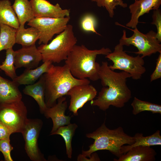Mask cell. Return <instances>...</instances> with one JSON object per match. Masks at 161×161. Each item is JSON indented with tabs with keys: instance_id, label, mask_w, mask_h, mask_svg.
Wrapping results in <instances>:
<instances>
[{
	"instance_id": "4dcf8cb0",
	"label": "cell",
	"mask_w": 161,
	"mask_h": 161,
	"mask_svg": "<svg viewBox=\"0 0 161 161\" xmlns=\"http://www.w3.org/2000/svg\"><path fill=\"white\" fill-rule=\"evenodd\" d=\"M152 18V21L151 23L156 26L157 37L161 42V11L160 9L153 10Z\"/></svg>"
},
{
	"instance_id": "7a4b0ae2",
	"label": "cell",
	"mask_w": 161,
	"mask_h": 161,
	"mask_svg": "<svg viewBox=\"0 0 161 161\" xmlns=\"http://www.w3.org/2000/svg\"><path fill=\"white\" fill-rule=\"evenodd\" d=\"M112 51L104 47L90 50L83 45H75L66 60L65 64L75 77L79 79L89 78L93 81L99 79L100 65L96 61L97 55H106Z\"/></svg>"
},
{
	"instance_id": "e575fe53",
	"label": "cell",
	"mask_w": 161,
	"mask_h": 161,
	"mask_svg": "<svg viewBox=\"0 0 161 161\" xmlns=\"http://www.w3.org/2000/svg\"><path fill=\"white\" fill-rule=\"evenodd\" d=\"M1 70L0 69V71Z\"/></svg>"
},
{
	"instance_id": "83f0119b",
	"label": "cell",
	"mask_w": 161,
	"mask_h": 161,
	"mask_svg": "<svg viewBox=\"0 0 161 161\" xmlns=\"http://www.w3.org/2000/svg\"><path fill=\"white\" fill-rule=\"evenodd\" d=\"M96 2L97 6L100 7H105L108 11L110 17L112 18L114 14V10L117 6H119L125 8L127 4L124 2L122 0H91Z\"/></svg>"
},
{
	"instance_id": "7402d4cb",
	"label": "cell",
	"mask_w": 161,
	"mask_h": 161,
	"mask_svg": "<svg viewBox=\"0 0 161 161\" xmlns=\"http://www.w3.org/2000/svg\"><path fill=\"white\" fill-rule=\"evenodd\" d=\"M0 24L16 29L19 27L18 18L9 0H0Z\"/></svg>"
},
{
	"instance_id": "9c48e42d",
	"label": "cell",
	"mask_w": 161,
	"mask_h": 161,
	"mask_svg": "<svg viewBox=\"0 0 161 161\" xmlns=\"http://www.w3.org/2000/svg\"><path fill=\"white\" fill-rule=\"evenodd\" d=\"M69 16L62 18H34L28 22L27 25L36 28L40 36L38 44H47L55 34H58L66 27Z\"/></svg>"
},
{
	"instance_id": "e0dca14e",
	"label": "cell",
	"mask_w": 161,
	"mask_h": 161,
	"mask_svg": "<svg viewBox=\"0 0 161 161\" xmlns=\"http://www.w3.org/2000/svg\"><path fill=\"white\" fill-rule=\"evenodd\" d=\"M18 86L14 81L5 78L0 75V103L21 100L22 95Z\"/></svg>"
},
{
	"instance_id": "8fae6325",
	"label": "cell",
	"mask_w": 161,
	"mask_h": 161,
	"mask_svg": "<svg viewBox=\"0 0 161 161\" xmlns=\"http://www.w3.org/2000/svg\"><path fill=\"white\" fill-rule=\"evenodd\" d=\"M97 93L96 89L90 83L73 86L67 94L70 97L69 110L74 115H78V110L82 108L87 102L93 100Z\"/></svg>"
},
{
	"instance_id": "277c9868",
	"label": "cell",
	"mask_w": 161,
	"mask_h": 161,
	"mask_svg": "<svg viewBox=\"0 0 161 161\" xmlns=\"http://www.w3.org/2000/svg\"><path fill=\"white\" fill-rule=\"evenodd\" d=\"M86 136L94 140L88 150L82 151V154L89 157L97 151L107 150L119 158L122 155V146L126 144L131 145L135 141L134 137L125 133L122 127L110 129L106 126L105 121L95 131L86 134Z\"/></svg>"
},
{
	"instance_id": "d4e9b609",
	"label": "cell",
	"mask_w": 161,
	"mask_h": 161,
	"mask_svg": "<svg viewBox=\"0 0 161 161\" xmlns=\"http://www.w3.org/2000/svg\"><path fill=\"white\" fill-rule=\"evenodd\" d=\"M16 29L0 24V52L13 47L15 43Z\"/></svg>"
},
{
	"instance_id": "ac0fdd59",
	"label": "cell",
	"mask_w": 161,
	"mask_h": 161,
	"mask_svg": "<svg viewBox=\"0 0 161 161\" xmlns=\"http://www.w3.org/2000/svg\"><path fill=\"white\" fill-rule=\"evenodd\" d=\"M52 63L45 61L39 66L32 69H26L21 75L17 76L13 80L19 86L34 83L44 73L48 72Z\"/></svg>"
},
{
	"instance_id": "f546056e",
	"label": "cell",
	"mask_w": 161,
	"mask_h": 161,
	"mask_svg": "<svg viewBox=\"0 0 161 161\" xmlns=\"http://www.w3.org/2000/svg\"><path fill=\"white\" fill-rule=\"evenodd\" d=\"M13 147L10 144V139L0 140V151L2 152L5 161H13L11 152Z\"/></svg>"
},
{
	"instance_id": "836d02e7",
	"label": "cell",
	"mask_w": 161,
	"mask_h": 161,
	"mask_svg": "<svg viewBox=\"0 0 161 161\" xmlns=\"http://www.w3.org/2000/svg\"><path fill=\"white\" fill-rule=\"evenodd\" d=\"M77 161H99L100 159L97 154L95 152L92 153L89 159H87L82 154H79L77 158Z\"/></svg>"
},
{
	"instance_id": "cb8c5ba5",
	"label": "cell",
	"mask_w": 161,
	"mask_h": 161,
	"mask_svg": "<svg viewBox=\"0 0 161 161\" xmlns=\"http://www.w3.org/2000/svg\"><path fill=\"white\" fill-rule=\"evenodd\" d=\"M77 127L78 126L76 124L70 123L60 127L51 134H58L63 137L65 142L66 154L68 158L70 159L72 157V140Z\"/></svg>"
},
{
	"instance_id": "3957f363",
	"label": "cell",
	"mask_w": 161,
	"mask_h": 161,
	"mask_svg": "<svg viewBox=\"0 0 161 161\" xmlns=\"http://www.w3.org/2000/svg\"><path fill=\"white\" fill-rule=\"evenodd\" d=\"M44 76L45 101L47 107L55 105L58 98L67 95L73 86L90 83L87 79H79L74 77L65 64L62 66H55L52 64Z\"/></svg>"
},
{
	"instance_id": "1f68e13d",
	"label": "cell",
	"mask_w": 161,
	"mask_h": 161,
	"mask_svg": "<svg viewBox=\"0 0 161 161\" xmlns=\"http://www.w3.org/2000/svg\"><path fill=\"white\" fill-rule=\"evenodd\" d=\"M156 64L155 68L150 76L151 82L161 78V53L157 59Z\"/></svg>"
},
{
	"instance_id": "5b68a950",
	"label": "cell",
	"mask_w": 161,
	"mask_h": 161,
	"mask_svg": "<svg viewBox=\"0 0 161 161\" xmlns=\"http://www.w3.org/2000/svg\"><path fill=\"white\" fill-rule=\"evenodd\" d=\"M77 41L72 25L58 34L49 44H42L38 47L42 56V61L58 63L66 60Z\"/></svg>"
},
{
	"instance_id": "484cf974",
	"label": "cell",
	"mask_w": 161,
	"mask_h": 161,
	"mask_svg": "<svg viewBox=\"0 0 161 161\" xmlns=\"http://www.w3.org/2000/svg\"><path fill=\"white\" fill-rule=\"evenodd\" d=\"M131 105L132 107V113L136 115L145 111H150L152 113L161 114V106L148 101L141 100L134 97Z\"/></svg>"
},
{
	"instance_id": "d6a6232c",
	"label": "cell",
	"mask_w": 161,
	"mask_h": 161,
	"mask_svg": "<svg viewBox=\"0 0 161 161\" xmlns=\"http://www.w3.org/2000/svg\"><path fill=\"white\" fill-rule=\"evenodd\" d=\"M11 134L10 130L0 122V140L10 139Z\"/></svg>"
},
{
	"instance_id": "f1b7e54d",
	"label": "cell",
	"mask_w": 161,
	"mask_h": 161,
	"mask_svg": "<svg viewBox=\"0 0 161 161\" xmlns=\"http://www.w3.org/2000/svg\"><path fill=\"white\" fill-rule=\"evenodd\" d=\"M96 21L95 18L90 14L84 16L80 22L81 27L83 31L92 32L100 35L96 31Z\"/></svg>"
},
{
	"instance_id": "5bb4252c",
	"label": "cell",
	"mask_w": 161,
	"mask_h": 161,
	"mask_svg": "<svg viewBox=\"0 0 161 161\" xmlns=\"http://www.w3.org/2000/svg\"><path fill=\"white\" fill-rule=\"evenodd\" d=\"M57 101V103L53 106L47 107L43 114L47 118H50L52 121L53 126L50 135L60 127L71 123V117L65 114L67 107L66 98L61 97Z\"/></svg>"
},
{
	"instance_id": "30bf717a",
	"label": "cell",
	"mask_w": 161,
	"mask_h": 161,
	"mask_svg": "<svg viewBox=\"0 0 161 161\" xmlns=\"http://www.w3.org/2000/svg\"><path fill=\"white\" fill-rule=\"evenodd\" d=\"M43 125L38 119H28L21 132L25 141V149L27 156L33 161H46L38 147V141Z\"/></svg>"
},
{
	"instance_id": "9a60e30c",
	"label": "cell",
	"mask_w": 161,
	"mask_h": 161,
	"mask_svg": "<svg viewBox=\"0 0 161 161\" xmlns=\"http://www.w3.org/2000/svg\"><path fill=\"white\" fill-rule=\"evenodd\" d=\"M161 0H136L130 4L129 8L131 14L129 21L126 24L127 27L134 28L137 27L139 17L152 10L159 9Z\"/></svg>"
},
{
	"instance_id": "d590c367",
	"label": "cell",
	"mask_w": 161,
	"mask_h": 161,
	"mask_svg": "<svg viewBox=\"0 0 161 161\" xmlns=\"http://www.w3.org/2000/svg\"><path fill=\"white\" fill-rule=\"evenodd\" d=\"M135 0H134V1H135Z\"/></svg>"
},
{
	"instance_id": "ba28073f",
	"label": "cell",
	"mask_w": 161,
	"mask_h": 161,
	"mask_svg": "<svg viewBox=\"0 0 161 161\" xmlns=\"http://www.w3.org/2000/svg\"><path fill=\"white\" fill-rule=\"evenodd\" d=\"M27 110L21 100L0 103V122L12 134L21 133L28 120Z\"/></svg>"
},
{
	"instance_id": "8992f818",
	"label": "cell",
	"mask_w": 161,
	"mask_h": 161,
	"mask_svg": "<svg viewBox=\"0 0 161 161\" xmlns=\"http://www.w3.org/2000/svg\"><path fill=\"white\" fill-rule=\"evenodd\" d=\"M123 46L119 43L112 52L106 55L105 57L113 63L109 67L113 70L125 71L129 73L132 79L139 80L146 71L143 58L140 55L134 57L128 55L123 50Z\"/></svg>"
},
{
	"instance_id": "603a6c76",
	"label": "cell",
	"mask_w": 161,
	"mask_h": 161,
	"mask_svg": "<svg viewBox=\"0 0 161 161\" xmlns=\"http://www.w3.org/2000/svg\"><path fill=\"white\" fill-rule=\"evenodd\" d=\"M39 36V32L35 27H19L16 29V32L15 43L21 45L22 46L32 45L35 44Z\"/></svg>"
},
{
	"instance_id": "7c38bea8",
	"label": "cell",
	"mask_w": 161,
	"mask_h": 161,
	"mask_svg": "<svg viewBox=\"0 0 161 161\" xmlns=\"http://www.w3.org/2000/svg\"><path fill=\"white\" fill-rule=\"evenodd\" d=\"M42 60V56L35 44L27 46L15 51L14 66L16 69L24 67L32 69L38 67Z\"/></svg>"
},
{
	"instance_id": "4fadbf2b",
	"label": "cell",
	"mask_w": 161,
	"mask_h": 161,
	"mask_svg": "<svg viewBox=\"0 0 161 161\" xmlns=\"http://www.w3.org/2000/svg\"><path fill=\"white\" fill-rule=\"evenodd\" d=\"M35 18H62L69 16V9H62L57 3L53 5L47 0H30Z\"/></svg>"
},
{
	"instance_id": "ffe728a7",
	"label": "cell",
	"mask_w": 161,
	"mask_h": 161,
	"mask_svg": "<svg viewBox=\"0 0 161 161\" xmlns=\"http://www.w3.org/2000/svg\"><path fill=\"white\" fill-rule=\"evenodd\" d=\"M12 7L18 18L20 28L24 27L26 22L35 18L29 0H14Z\"/></svg>"
},
{
	"instance_id": "44dd1931",
	"label": "cell",
	"mask_w": 161,
	"mask_h": 161,
	"mask_svg": "<svg viewBox=\"0 0 161 161\" xmlns=\"http://www.w3.org/2000/svg\"><path fill=\"white\" fill-rule=\"evenodd\" d=\"M135 142L131 145H123L121 149L122 154H125L132 148L138 146H151L161 145L160 131L157 130L152 135L145 137L141 133H137L133 136Z\"/></svg>"
},
{
	"instance_id": "4316f807",
	"label": "cell",
	"mask_w": 161,
	"mask_h": 161,
	"mask_svg": "<svg viewBox=\"0 0 161 161\" xmlns=\"http://www.w3.org/2000/svg\"><path fill=\"white\" fill-rule=\"evenodd\" d=\"M4 61L0 65V69L3 70L5 74L13 80L17 76L14 66L15 51L13 47L6 50Z\"/></svg>"
},
{
	"instance_id": "d6986e66",
	"label": "cell",
	"mask_w": 161,
	"mask_h": 161,
	"mask_svg": "<svg viewBox=\"0 0 161 161\" xmlns=\"http://www.w3.org/2000/svg\"><path fill=\"white\" fill-rule=\"evenodd\" d=\"M45 80L44 74L33 84L26 86L23 90L24 94L31 96L38 103L41 112L44 114L47 108L45 101Z\"/></svg>"
},
{
	"instance_id": "6da1fadb",
	"label": "cell",
	"mask_w": 161,
	"mask_h": 161,
	"mask_svg": "<svg viewBox=\"0 0 161 161\" xmlns=\"http://www.w3.org/2000/svg\"><path fill=\"white\" fill-rule=\"evenodd\" d=\"M99 79L103 87L95 100L91 101L92 106H96L105 111L111 106L122 108L131 98V92L126 82L131 75L123 71L117 72L111 69L107 61L102 62L99 72Z\"/></svg>"
},
{
	"instance_id": "52a82bcc",
	"label": "cell",
	"mask_w": 161,
	"mask_h": 161,
	"mask_svg": "<svg viewBox=\"0 0 161 161\" xmlns=\"http://www.w3.org/2000/svg\"><path fill=\"white\" fill-rule=\"evenodd\" d=\"M133 32L132 35L126 36V32L123 31V35L119 40V43L122 46L132 45L136 47L138 51L134 52L137 55H142L144 58L150 56L157 52L161 53V44L156 36V32L151 30L146 34L140 32L137 27L133 29L128 28Z\"/></svg>"
},
{
	"instance_id": "2e32d148",
	"label": "cell",
	"mask_w": 161,
	"mask_h": 161,
	"mask_svg": "<svg viewBox=\"0 0 161 161\" xmlns=\"http://www.w3.org/2000/svg\"><path fill=\"white\" fill-rule=\"evenodd\" d=\"M157 153L150 146H138L130 149L114 161H154Z\"/></svg>"
}]
</instances>
